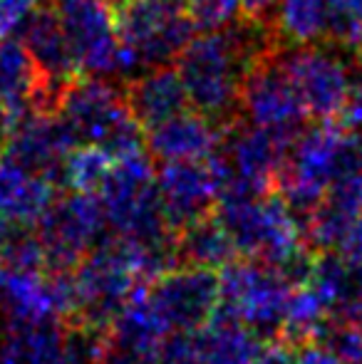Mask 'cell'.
I'll return each mask as SVG.
<instances>
[{
    "label": "cell",
    "mask_w": 362,
    "mask_h": 364,
    "mask_svg": "<svg viewBox=\"0 0 362 364\" xmlns=\"http://www.w3.org/2000/svg\"><path fill=\"white\" fill-rule=\"evenodd\" d=\"M268 33L261 20L231 23L223 30L198 33L183 45L176 63L188 107L216 124H231L238 109L243 77L268 58Z\"/></svg>",
    "instance_id": "6da1fadb"
},
{
    "label": "cell",
    "mask_w": 362,
    "mask_h": 364,
    "mask_svg": "<svg viewBox=\"0 0 362 364\" xmlns=\"http://www.w3.org/2000/svg\"><path fill=\"white\" fill-rule=\"evenodd\" d=\"M216 203L236 253L285 270L295 283L305 280L310 258L303 223L283 196H226Z\"/></svg>",
    "instance_id": "7a4b0ae2"
},
{
    "label": "cell",
    "mask_w": 362,
    "mask_h": 364,
    "mask_svg": "<svg viewBox=\"0 0 362 364\" xmlns=\"http://www.w3.org/2000/svg\"><path fill=\"white\" fill-rule=\"evenodd\" d=\"M362 171V136L333 124H315L293 136L278 173L280 196L295 213H308L323 201L343 173Z\"/></svg>",
    "instance_id": "3957f363"
},
{
    "label": "cell",
    "mask_w": 362,
    "mask_h": 364,
    "mask_svg": "<svg viewBox=\"0 0 362 364\" xmlns=\"http://www.w3.org/2000/svg\"><path fill=\"white\" fill-rule=\"evenodd\" d=\"M112 238L139 245H171V225L154 186V166L147 151L112 161L107 181L97 193Z\"/></svg>",
    "instance_id": "277c9868"
},
{
    "label": "cell",
    "mask_w": 362,
    "mask_h": 364,
    "mask_svg": "<svg viewBox=\"0 0 362 364\" xmlns=\"http://www.w3.org/2000/svg\"><path fill=\"white\" fill-rule=\"evenodd\" d=\"M55 112L73 129L78 144L102 146L112 159L144 151V127L134 119L124 92L107 77L68 82Z\"/></svg>",
    "instance_id": "5b68a950"
},
{
    "label": "cell",
    "mask_w": 362,
    "mask_h": 364,
    "mask_svg": "<svg viewBox=\"0 0 362 364\" xmlns=\"http://www.w3.org/2000/svg\"><path fill=\"white\" fill-rule=\"evenodd\" d=\"M186 0H132L117 10L122 77L171 65L193 38Z\"/></svg>",
    "instance_id": "8992f818"
},
{
    "label": "cell",
    "mask_w": 362,
    "mask_h": 364,
    "mask_svg": "<svg viewBox=\"0 0 362 364\" xmlns=\"http://www.w3.org/2000/svg\"><path fill=\"white\" fill-rule=\"evenodd\" d=\"M295 280L263 260H231L218 273V312L233 317L256 335H275L283 325Z\"/></svg>",
    "instance_id": "52a82bcc"
},
{
    "label": "cell",
    "mask_w": 362,
    "mask_h": 364,
    "mask_svg": "<svg viewBox=\"0 0 362 364\" xmlns=\"http://www.w3.org/2000/svg\"><path fill=\"white\" fill-rule=\"evenodd\" d=\"M50 8L65 33L78 75L122 77V48L112 0H53Z\"/></svg>",
    "instance_id": "ba28073f"
},
{
    "label": "cell",
    "mask_w": 362,
    "mask_h": 364,
    "mask_svg": "<svg viewBox=\"0 0 362 364\" xmlns=\"http://www.w3.org/2000/svg\"><path fill=\"white\" fill-rule=\"evenodd\" d=\"M35 228L48 268L53 273H68L97 243L105 240L107 220L95 193L70 191L68 196L50 203Z\"/></svg>",
    "instance_id": "9c48e42d"
},
{
    "label": "cell",
    "mask_w": 362,
    "mask_h": 364,
    "mask_svg": "<svg viewBox=\"0 0 362 364\" xmlns=\"http://www.w3.org/2000/svg\"><path fill=\"white\" fill-rule=\"evenodd\" d=\"M293 136L263 129L256 124L231 127L223 132L221 156L226 164V181L218 198L226 196H263L278 183L285 154Z\"/></svg>",
    "instance_id": "30bf717a"
},
{
    "label": "cell",
    "mask_w": 362,
    "mask_h": 364,
    "mask_svg": "<svg viewBox=\"0 0 362 364\" xmlns=\"http://www.w3.org/2000/svg\"><path fill=\"white\" fill-rule=\"evenodd\" d=\"M275 60L293 85L305 114L323 122L338 114L353 70L343 53L310 43L293 45Z\"/></svg>",
    "instance_id": "8fae6325"
},
{
    "label": "cell",
    "mask_w": 362,
    "mask_h": 364,
    "mask_svg": "<svg viewBox=\"0 0 362 364\" xmlns=\"http://www.w3.org/2000/svg\"><path fill=\"white\" fill-rule=\"evenodd\" d=\"M144 295L171 335H193L218 310V270L188 263L186 268H169L147 285Z\"/></svg>",
    "instance_id": "7c38bea8"
},
{
    "label": "cell",
    "mask_w": 362,
    "mask_h": 364,
    "mask_svg": "<svg viewBox=\"0 0 362 364\" xmlns=\"http://www.w3.org/2000/svg\"><path fill=\"white\" fill-rule=\"evenodd\" d=\"M223 181L226 164L221 151L201 161H161V168L154 171V186L171 228L208 216Z\"/></svg>",
    "instance_id": "4fadbf2b"
},
{
    "label": "cell",
    "mask_w": 362,
    "mask_h": 364,
    "mask_svg": "<svg viewBox=\"0 0 362 364\" xmlns=\"http://www.w3.org/2000/svg\"><path fill=\"white\" fill-rule=\"evenodd\" d=\"M0 307L13 325H48L63 315H73L70 273L45 275L0 265Z\"/></svg>",
    "instance_id": "5bb4252c"
},
{
    "label": "cell",
    "mask_w": 362,
    "mask_h": 364,
    "mask_svg": "<svg viewBox=\"0 0 362 364\" xmlns=\"http://www.w3.org/2000/svg\"><path fill=\"white\" fill-rule=\"evenodd\" d=\"M78 146L73 129L58 112H25L5 141V159L30 173H38L60 183L65 159Z\"/></svg>",
    "instance_id": "9a60e30c"
},
{
    "label": "cell",
    "mask_w": 362,
    "mask_h": 364,
    "mask_svg": "<svg viewBox=\"0 0 362 364\" xmlns=\"http://www.w3.org/2000/svg\"><path fill=\"white\" fill-rule=\"evenodd\" d=\"M238 109L248 124L288 136L298 134L300 122L308 117L278 60L271 58L256 63L243 77Z\"/></svg>",
    "instance_id": "2e32d148"
},
{
    "label": "cell",
    "mask_w": 362,
    "mask_h": 364,
    "mask_svg": "<svg viewBox=\"0 0 362 364\" xmlns=\"http://www.w3.org/2000/svg\"><path fill=\"white\" fill-rule=\"evenodd\" d=\"M223 129L201 112L183 109L159 124L149 127L144 144L149 156L159 161H201L221 151Z\"/></svg>",
    "instance_id": "e0dca14e"
},
{
    "label": "cell",
    "mask_w": 362,
    "mask_h": 364,
    "mask_svg": "<svg viewBox=\"0 0 362 364\" xmlns=\"http://www.w3.org/2000/svg\"><path fill=\"white\" fill-rule=\"evenodd\" d=\"M60 92H55L35 68L25 45L15 38L0 40V102L23 117L25 112H55Z\"/></svg>",
    "instance_id": "ac0fdd59"
},
{
    "label": "cell",
    "mask_w": 362,
    "mask_h": 364,
    "mask_svg": "<svg viewBox=\"0 0 362 364\" xmlns=\"http://www.w3.org/2000/svg\"><path fill=\"white\" fill-rule=\"evenodd\" d=\"M20 43L25 45L28 55L33 58L35 68L40 70L43 80L53 87L55 92H63V87L68 82L75 80L78 68H75L73 53L70 45L65 40V33L60 28L58 18H55L53 8H43L40 5L33 15L28 18V23L20 28Z\"/></svg>",
    "instance_id": "d6986e66"
},
{
    "label": "cell",
    "mask_w": 362,
    "mask_h": 364,
    "mask_svg": "<svg viewBox=\"0 0 362 364\" xmlns=\"http://www.w3.org/2000/svg\"><path fill=\"white\" fill-rule=\"evenodd\" d=\"M124 97L134 119L144 129L188 109L183 82L176 68H171V65H159V68L144 70V73L132 77Z\"/></svg>",
    "instance_id": "ffe728a7"
},
{
    "label": "cell",
    "mask_w": 362,
    "mask_h": 364,
    "mask_svg": "<svg viewBox=\"0 0 362 364\" xmlns=\"http://www.w3.org/2000/svg\"><path fill=\"white\" fill-rule=\"evenodd\" d=\"M144 288L137 292L110 322V342L115 350L127 352V355L154 360L164 347V342L171 337V332L159 312L154 310V305L147 300Z\"/></svg>",
    "instance_id": "44dd1931"
},
{
    "label": "cell",
    "mask_w": 362,
    "mask_h": 364,
    "mask_svg": "<svg viewBox=\"0 0 362 364\" xmlns=\"http://www.w3.org/2000/svg\"><path fill=\"white\" fill-rule=\"evenodd\" d=\"M55 198V181L25 171L8 159L0 161V211L20 230H33Z\"/></svg>",
    "instance_id": "7402d4cb"
},
{
    "label": "cell",
    "mask_w": 362,
    "mask_h": 364,
    "mask_svg": "<svg viewBox=\"0 0 362 364\" xmlns=\"http://www.w3.org/2000/svg\"><path fill=\"white\" fill-rule=\"evenodd\" d=\"M193 340L198 364H251L263 345L261 335L218 310L201 330L193 332Z\"/></svg>",
    "instance_id": "603a6c76"
},
{
    "label": "cell",
    "mask_w": 362,
    "mask_h": 364,
    "mask_svg": "<svg viewBox=\"0 0 362 364\" xmlns=\"http://www.w3.org/2000/svg\"><path fill=\"white\" fill-rule=\"evenodd\" d=\"M176 255L186 260L188 265L221 270L223 265H228L236 258V248H233L231 235L226 233L221 220L201 216L179 228Z\"/></svg>",
    "instance_id": "cb8c5ba5"
},
{
    "label": "cell",
    "mask_w": 362,
    "mask_h": 364,
    "mask_svg": "<svg viewBox=\"0 0 362 364\" xmlns=\"http://www.w3.org/2000/svg\"><path fill=\"white\" fill-rule=\"evenodd\" d=\"M63 332L48 325H13L0 337V364H63Z\"/></svg>",
    "instance_id": "d4e9b609"
},
{
    "label": "cell",
    "mask_w": 362,
    "mask_h": 364,
    "mask_svg": "<svg viewBox=\"0 0 362 364\" xmlns=\"http://www.w3.org/2000/svg\"><path fill=\"white\" fill-rule=\"evenodd\" d=\"M330 305L308 280H300L293 285V292L288 297V307H285L283 325H280V335L290 345H300V342L318 340L328 332L330 320Z\"/></svg>",
    "instance_id": "484cf974"
},
{
    "label": "cell",
    "mask_w": 362,
    "mask_h": 364,
    "mask_svg": "<svg viewBox=\"0 0 362 364\" xmlns=\"http://www.w3.org/2000/svg\"><path fill=\"white\" fill-rule=\"evenodd\" d=\"M275 33L290 45H310L330 38L328 0H280L273 10Z\"/></svg>",
    "instance_id": "4316f807"
},
{
    "label": "cell",
    "mask_w": 362,
    "mask_h": 364,
    "mask_svg": "<svg viewBox=\"0 0 362 364\" xmlns=\"http://www.w3.org/2000/svg\"><path fill=\"white\" fill-rule=\"evenodd\" d=\"M112 154H107L102 146L82 144L75 146L70 156L65 159L60 181L70 188V191L80 193H100L102 183L107 181V173L112 168Z\"/></svg>",
    "instance_id": "83f0119b"
},
{
    "label": "cell",
    "mask_w": 362,
    "mask_h": 364,
    "mask_svg": "<svg viewBox=\"0 0 362 364\" xmlns=\"http://www.w3.org/2000/svg\"><path fill=\"white\" fill-rule=\"evenodd\" d=\"M63 364H102L112 352L110 330L90 320H80L63 332Z\"/></svg>",
    "instance_id": "f1b7e54d"
},
{
    "label": "cell",
    "mask_w": 362,
    "mask_h": 364,
    "mask_svg": "<svg viewBox=\"0 0 362 364\" xmlns=\"http://www.w3.org/2000/svg\"><path fill=\"white\" fill-rule=\"evenodd\" d=\"M186 13L196 33H213L236 23L241 0H186Z\"/></svg>",
    "instance_id": "f546056e"
},
{
    "label": "cell",
    "mask_w": 362,
    "mask_h": 364,
    "mask_svg": "<svg viewBox=\"0 0 362 364\" xmlns=\"http://www.w3.org/2000/svg\"><path fill=\"white\" fill-rule=\"evenodd\" d=\"M330 38L350 43L362 23V0H328Z\"/></svg>",
    "instance_id": "4dcf8cb0"
},
{
    "label": "cell",
    "mask_w": 362,
    "mask_h": 364,
    "mask_svg": "<svg viewBox=\"0 0 362 364\" xmlns=\"http://www.w3.org/2000/svg\"><path fill=\"white\" fill-rule=\"evenodd\" d=\"M338 117H343V124L350 132L362 134V68L350 70L348 90H345Z\"/></svg>",
    "instance_id": "1f68e13d"
},
{
    "label": "cell",
    "mask_w": 362,
    "mask_h": 364,
    "mask_svg": "<svg viewBox=\"0 0 362 364\" xmlns=\"http://www.w3.org/2000/svg\"><path fill=\"white\" fill-rule=\"evenodd\" d=\"M43 0H0V40L20 33Z\"/></svg>",
    "instance_id": "d6a6232c"
},
{
    "label": "cell",
    "mask_w": 362,
    "mask_h": 364,
    "mask_svg": "<svg viewBox=\"0 0 362 364\" xmlns=\"http://www.w3.org/2000/svg\"><path fill=\"white\" fill-rule=\"evenodd\" d=\"M295 347L298 350L293 352V364H345L343 357L338 355V350L323 337L300 342Z\"/></svg>",
    "instance_id": "836d02e7"
},
{
    "label": "cell",
    "mask_w": 362,
    "mask_h": 364,
    "mask_svg": "<svg viewBox=\"0 0 362 364\" xmlns=\"http://www.w3.org/2000/svg\"><path fill=\"white\" fill-rule=\"evenodd\" d=\"M333 253H338L340 258L353 265H362V213L345 228Z\"/></svg>",
    "instance_id": "e575fe53"
},
{
    "label": "cell",
    "mask_w": 362,
    "mask_h": 364,
    "mask_svg": "<svg viewBox=\"0 0 362 364\" xmlns=\"http://www.w3.org/2000/svg\"><path fill=\"white\" fill-rule=\"evenodd\" d=\"M251 364H293V352L288 350L280 342H273V345H261L256 360Z\"/></svg>",
    "instance_id": "d590c367"
},
{
    "label": "cell",
    "mask_w": 362,
    "mask_h": 364,
    "mask_svg": "<svg viewBox=\"0 0 362 364\" xmlns=\"http://www.w3.org/2000/svg\"><path fill=\"white\" fill-rule=\"evenodd\" d=\"M280 0H241V13L246 15V18L251 20H266L268 15H273L275 5H278Z\"/></svg>",
    "instance_id": "8d00e7d4"
},
{
    "label": "cell",
    "mask_w": 362,
    "mask_h": 364,
    "mask_svg": "<svg viewBox=\"0 0 362 364\" xmlns=\"http://www.w3.org/2000/svg\"><path fill=\"white\" fill-rule=\"evenodd\" d=\"M18 119H20V114H15L10 107H5L3 102H0V146H5V141H8V136L13 134Z\"/></svg>",
    "instance_id": "74e56055"
},
{
    "label": "cell",
    "mask_w": 362,
    "mask_h": 364,
    "mask_svg": "<svg viewBox=\"0 0 362 364\" xmlns=\"http://www.w3.org/2000/svg\"><path fill=\"white\" fill-rule=\"evenodd\" d=\"M18 233H23V230H20L18 225L13 223V220H10L8 216H5L3 211H0V253H3L5 245H8L10 240H13Z\"/></svg>",
    "instance_id": "f35d334b"
},
{
    "label": "cell",
    "mask_w": 362,
    "mask_h": 364,
    "mask_svg": "<svg viewBox=\"0 0 362 364\" xmlns=\"http://www.w3.org/2000/svg\"><path fill=\"white\" fill-rule=\"evenodd\" d=\"M102 364H151V360H142V357L127 355V352H119V350H112L110 355L102 360Z\"/></svg>",
    "instance_id": "ab89813d"
},
{
    "label": "cell",
    "mask_w": 362,
    "mask_h": 364,
    "mask_svg": "<svg viewBox=\"0 0 362 364\" xmlns=\"http://www.w3.org/2000/svg\"><path fill=\"white\" fill-rule=\"evenodd\" d=\"M350 43H353L355 48H358V53L362 55V23H360V28L355 30V35H353V40H350Z\"/></svg>",
    "instance_id": "60d3db41"
},
{
    "label": "cell",
    "mask_w": 362,
    "mask_h": 364,
    "mask_svg": "<svg viewBox=\"0 0 362 364\" xmlns=\"http://www.w3.org/2000/svg\"><path fill=\"white\" fill-rule=\"evenodd\" d=\"M115 5H124V3H132V0H112Z\"/></svg>",
    "instance_id": "b9f144b4"
}]
</instances>
